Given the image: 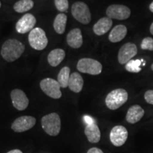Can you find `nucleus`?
I'll list each match as a JSON object with an SVG mask.
<instances>
[{
  "label": "nucleus",
  "instance_id": "f257e3e1",
  "mask_svg": "<svg viewBox=\"0 0 153 153\" xmlns=\"http://www.w3.org/2000/svg\"><path fill=\"white\" fill-rule=\"evenodd\" d=\"M25 51V45L16 39H9L1 46V55L7 62H11L19 58Z\"/></svg>",
  "mask_w": 153,
  "mask_h": 153
},
{
  "label": "nucleus",
  "instance_id": "f03ea898",
  "mask_svg": "<svg viewBox=\"0 0 153 153\" xmlns=\"http://www.w3.org/2000/svg\"><path fill=\"white\" fill-rule=\"evenodd\" d=\"M41 126L44 131L51 136H57L60 132V117L57 113H51L44 116L41 119Z\"/></svg>",
  "mask_w": 153,
  "mask_h": 153
},
{
  "label": "nucleus",
  "instance_id": "7ed1b4c3",
  "mask_svg": "<svg viewBox=\"0 0 153 153\" xmlns=\"http://www.w3.org/2000/svg\"><path fill=\"white\" fill-rule=\"evenodd\" d=\"M128 99V92L123 89H116L111 91L106 96V106L111 110H116L123 106Z\"/></svg>",
  "mask_w": 153,
  "mask_h": 153
},
{
  "label": "nucleus",
  "instance_id": "20e7f679",
  "mask_svg": "<svg viewBox=\"0 0 153 153\" xmlns=\"http://www.w3.org/2000/svg\"><path fill=\"white\" fill-rule=\"evenodd\" d=\"M30 45L36 51H42L47 47L48 40L45 32L41 28H34L28 35Z\"/></svg>",
  "mask_w": 153,
  "mask_h": 153
},
{
  "label": "nucleus",
  "instance_id": "39448f33",
  "mask_svg": "<svg viewBox=\"0 0 153 153\" xmlns=\"http://www.w3.org/2000/svg\"><path fill=\"white\" fill-rule=\"evenodd\" d=\"M78 71L91 75H97L101 73L102 65L99 61L91 58H82L78 61L76 65Z\"/></svg>",
  "mask_w": 153,
  "mask_h": 153
},
{
  "label": "nucleus",
  "instance_id": "423d86ee",
  "mask_svg": "<svg viewBox=\"0 0 153 153\" xmlns=\"http://www.w3.org/2000/svg\"><path fill=\"white\" fill-rule=\"evenodd\" d=\"M72 16L77 22L83 24H89L91 20V15L89 7L82 1H76L72 6Z\"/></svg>",
  "mask_w": 153,
  "mask_h": 153
},
{
  "label": "nucleus",
  "instance_id": "0eeeda50",
  "mask_svg": "<svg viewBox=\"0 0 153 153\" xmlns=\"http://www.w3.org/2000/svg\"><path fill=\"white\" fill-rule=\"evenodd\" d=\"M40 87L42 91L51 98L57 99L62 97L60 84L54 79L52 78L43 79L40 83Z\"/></svg>",
  "mask_w": 153,
  "mask_h": 153
},
{
  "label": "nucleus",
  "instance_id": "6e6552de",
  "mask_svg": "<svg viewBox=\"0 0 153 153\" xmlns=\"http://www.w3.org/2000/svg\"><path fill=\"white\" fill-rule=\"evenodd\" d=\"M131 14V9L121 4H112L106 9L107 17L111 19L125 20L129 18Z\"/></svg>",
  "mask_w": 153,
  "mask_h": 153
},
{
  "label": "nucleus",
  "instance_id": "1a4fd4ad",
  "mask_svg": "<svg viewBox=\"0 0 153 153\" xmlns=\"http://www.w3.org/2000/svg\"><path fill=\"white\" fill-rule=\"evenodd\" d=\"M128 133L123 126H116L113 128L110 133V140L114 146L120 147L127 140Z\"/></svg>",
  "mask_w": 153,
  "mask_h": 153
},
{
  "label": "nucleus",
  "instance_id": "9d476101",
  "mask_svg": "<svg viewBox=\"0 0 153 153\" xmlns=\"http://www.w3.org/2000/svg\"><path fill=\"white\" fill-rule=\"evenodd\" d=\"M36 122V118L33 116H21L13 122L12 125H11V129L16 133L27 131L35 126Z\"/></svg>",
  "mask_w": 153,
  "mask_h": 153
},
{
  "label": "nucleus",
  "instance_id": "9b49d317",
  "mask_svg": "<svg viewBox=\"0 0 153 153\" xmlns=\"http://www.w3.org/2000/svg\"><path fill=\"white\" fill-rule=\"evenodd\" d=\"M137 48L135 44L127 43L120 48L118 55V62L121 65L126 64L137 55Z\"/></svg>",
  "mask_w": 153,
  "mask_h": 153
},
{
  "label": "nucleus",
  "instance_id": "f8f14e48",
  "mask_svg": "<svg viewBox=\"0 0 153 153\" xmlns=\"http://www.w3.org/2000/svg\"><path fill=\"white\" fill-rule=\"evenodd\" d=\"M36 24V17L31 14H26L17 22L16 30L19 33L24 34L30 32Z\"/></svg>",
  "mask_w": 153,
  "mask_h": 153
},
{
  "label": "nucleus",
  "instance_id": "ddd939ff",
  "mask_svg": "<svg viewBox=\"0 0 153 153\" xmlns=\"http://www.w3.org/2000/svg\"><path fill=\"white\" fill-rule=\"evenodd\" d=\"M11 99L12 101L13 106L19 111L25 110L29 104V100L26 94L19 89L11 91Z\"/></svg>",
  "mask_w": 153,
  "mask_h": 153
},
{
  "label": "nucleus",
  "instance_id": "4468645a",
  "mask_svg": "<svg viewBox=\"0 0 153 153\" xmlns=\"http://www.w3.org/2000/svg\"><path fill=\"white\" fill-rule=\"evenodd\" d=\"M67 42L72 48H79L83 44L81 30L79 28H74L70 30L67 36Z\"/></svg>",
  "mask_w": 153,
  "mask_h": 153
},
{
  "label": "nucleus",
  "instance_id": "2eb2a0df",
  "mask_svg": "<svg viewBox=\"0 0 153 153\" xmlns=\"http://www.w3.org/2000/svg\"><path fill=\"white\" fill-rule=\"evenodd\" d=\"M145 114V111L139 105H133L128 110L126 118L129 123L134 124L141 120Z\"/></svg>",
  "mask_w": 153,
  "mask_h": 153
},
{
  "label": "nucleus",
  "instance_id": "dca6fc26",
  "mask_svg": "<svg viewBox=\"0 0 153 153\" xmlns=\"http://www.w3.org/2000/svg\"><path fill=\"white\" fill-rule=\"evenodd\" d=\"M113 25L112 19L108 17H103L94 24L93 30L97 36H103L111 29Z\"/></svg>",
  "mask_w": 153,
  "mask_h": 153
},
{
  "label": "nucleus",
  "instance_id": "f3484780",
  "mask_svg": "<svg viewBox=\"0 0 153 153\" xmlns=\"http://www.w3.org/2000/svg\"><path fill=\"white\" fill-rule=\"evenodd\" d=\"M84 86V80L81 74L78 72H73L70 74L69 79L68 87L74 93H79Z\"/></svg>",
  "mask_w": 153,
  "mask_h": 153
},
{
  "label": "nucleus",
  "instance_id": "a211bd4d",
  "mask_svg": "<svg viewBox=\"0 0 153 153\" xmlns=\"http://www.w3.org/2000/svg\"><path fill=\"white\" fill-rule=\"evenodd\" d=\"M85 133L89 142L91 143H97L100 141L101 132L96 123L91 125H87L85 130Z\"/></svg>",
  "mask_w": 153,
  "mask_h": 153
},
{
  "label": "nucleus",
  "instance_id": "6ab92c4d",
  "mask_svg": "<svg viewBox=\"0 0 153 153\" xmlns=\"http://www.w3.org/2000/svg\"><path fill=\"white\" fill-rule=\"evenodd\" d=\"M127 32V28L124 25H117L110 32L108 39L111 43H118L126 37Z\"/></svg>",
  "mask_w": 153,
  "mask_h": 153
},
{
  "label": "nucleus",
  "instance_id": "aec40b11",
  "mask_svg": "<svg viewBox=\"0 0 153 153\" xmlns=\"http://www.w3.org/2000/svg\"><path fill=\"white\" fill-rule=\"evenodd\" d=\"M65 57L64 50L56 48L51 51L48 55V62L52 67H57L60 64Z\"/></svg>",
  "mask_w": 153,
  "mask_h": 153
},
{
  "label": "nucleus",
  "instance_id": "412c9836",
  "mask_svg": "<svg viewBox=\"0 0 153 153\" xmlns=\"http://www.w3.org/2000/svg\"><path fill=\"white\" fill-rule=\"evenodd\" d=\"M67 20H68V17L66 14L62 13V14L57 15L53 22V28L57 33L60 34V35L64 33L66 28Z\"/></svg>",
  "mask_w": 153,
  "mask_h": 153
},
{
  "label": "nucleus",
  "instance_id": "4be33fe9",
  "mask_svg": "<svg viewBox=\"0 0 153 153\" xmlns=\"http://www.w3.org/2000/svg\"><path fill=\"white\" fill-rule=\"evenodd\" d=\"M70 76V68L69 67H64L59 72L57 75V82L62 88L68 87L69 79Z\"/></svg>",
  "mask_w": 153,
  "mask_h": 153
},
{
  "label": "nucleus",
  "instance_id": "5701e85b",
  "mask_svg": "<svg viewBox=\"0 0 153 153\" xmlns=\"http://www.w3.org/2000/svg\"><path fill=\"white\" fill-rule=\"evenodd\" d=\"M34 2L32 0H20L14 4V9L18 13H24L33 7Z\"/></svg>",
  "mask_w": 153,
  "mask_h": 153
},
{
  "label": "nucleus",
  "instance_id": "b1692460",
  "mask_svg": "<svg viewBox=\"0 0 153 153\" xmlns=\"http://www.w3.org/2000/svg\"><path fill=\"white\" fill-rule=\"evenodd\" d=\"M143 62V60H131L128 62L126 63L125 68L128 72H133V73H137L140 72L141 63Z\"/></svg>",
  "mask_w": 153,
  "mask_h": 153
},
{
  "label": "nucleus",
  "instance_id": "393cba45",
  "mask_svg": "<svg viewBox=\"0 0 153 153\" xmlns=\"http://www.w3.org/2000/svg\"><path fill=\"white\" fill-rule=\"evenodd\" d=\"M55 5L57 10L61 12H65L68 9V0H55Z\"/></svg>",
  "mask_w": 153,
  "mask_h": 153
},
{
  "label": "nucleus",
  "instance_id": "a878e982",
  "mask_svg": "<svg viewBox=\"0 0 153 153\" xmlns=\"http://www.w3.org/2000/svg\"><path fill=\"white\" fill-rule=\"evenodd\" d=\"M140 47L143 50H148V51H153V38L151 37H146L143 38Z\"/></svg>",
  "mask_w": 153,
  "mask_h": 153
},
{
  "label": "nucleus",
  "instance_id": "bb28decb",
  "mask_svg": "<svg viewBox=\"0 0 153 153\" xmlns=\"http://www.w3.org/2000/svg\"><path fill=\"white\" fill-rule=\"evenodd\" d=\"M145 99L147 103L153 105V90H148L145 93Z\"/></svg>",
  "mask_w": 153,
  "mask_h": 153
},
{
  "label": "nucleus",
  "instance_id": "cd10ccee",
  "mask_svg": "<svg viewBox=\"0 0 153 153\" xmlns=\"http://www.w3.org/2000/svg\"><path fill=\"white\" fill-rule=\"evenodd\" d=\"M84 120H85V122L87 125H91V124H93L95 123V120H94L91 116H87V115L84 116Z\"/></svg>",
  "mask_w": 153,
  "mask_h": 153
},
{
  "label": "nucleus",
  "instance_id": "c85d7f7f",
  "mask_svg": "<svg viewBox=\"0 0 153 153\" xmlns=\"http://www.w3.org/2000/svg\"><path fill=\"white\" fill-rule=\"evenodd\" d=\"M87 153H104L103 151L98 148H90L87 151Z\"/></svg>",
  "mask_w": 153,
  "mask_h": 153
},
{
  "label": "nucleus",
  "instance_id": "c756f323",
  "mask_svg": "<svg viewBox=\"0 0 153 153\" xmlns=\"http://www.w3.org/2000/svg\"><path fill=\"white\" fill-rule=\"evenodd\" d=\"M7 153H23L22 151H21L20 150H18V149H15V150H12L11 151H9Z\"/></svg>",
  "mask_w": 153,
  "mask_h": 153
},
{
  "label": "nucleus",
  "instance_id": "7c9ffc66",
  "mask_svg": "<svg viewBox=\"0 0 153 153\" xmlns=\"http://www.w3.org/2000/svg\"><path fill=\"white\" fill-rule=\"evenodd\" d=\"M149 8H150V10L151 12L153 13V1L150 4V7H149Z\"/></svg>",
  "mask_w": 153,
  "mask_h": 153
},
{
  "label": "nucleus",
  "instance_id": "2f4dec72",
  "mask_svg": "<svg viewBox=\"0 0 153 153\" xmlns=\"http://www.w3.org/2000/svg\"><path fill=\"white\" fill-rule=\"evenodd\" d=\"M150 30L151 34H152V35H153V22L152 23V24H151V26H150Z\"/></svg>",
  "mask_w": 153,
  "mask_h": 153
},
{
  "label": "nucleus",
  "instance_id": "473e14b6",
  "mask_svg": "<svg viewBox=\"0 0 153 153\" xmlns=\"http://www.w3.org/2000/svg\"><path fill=\"white\" fill-rule=\"evenodd\" d=\"M151 69H152V70H153V63H152V65H151Z\"/></svg>",
  "mask_w": 153,
  "mask_h": 153
},
{
  "label": "nucleus",
  "instance_id": "72a5a7b5",
  "mask_svg": "<svg viewBox=\"0 0 153 153\" xmlns=\"http://www.w3.org/2000/svg\"><path fill=\"white\" fill-rule=\"evenodd\" d=\"M1 1H0V7H1Z\"/></svg>",
  "mask_w": 153,
  "mask_h": 153
}]
</instances>
